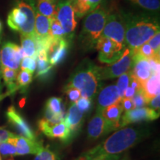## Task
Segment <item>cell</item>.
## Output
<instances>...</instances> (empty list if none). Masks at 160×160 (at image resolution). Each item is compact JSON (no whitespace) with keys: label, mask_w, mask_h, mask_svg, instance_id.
<instances>
[{"label":"cell","mask_w":160,"mask_h":160,"mask_svg":"<svg viewBox=\"0 0 160 160\" xmlns=\"http://www.w3.org/2000/svg\"><path fill=\"white\" fill-rule=\"evenodd\" d=\"M125 29V45L131 51L148 42L159 33V15L120 9Z\"/></svg>","instance_id":"obj_1"},{"label":"cell","mask_w":160,"mask_h":160,"mask_svg":"<svg viewBox=\"0 0 160 160\" xmlns=\"http://www.w3.org/2000/svg\"><path fill=\"white\" fill-rule=\"evenodd\" d=\"M143 136L141 131L132 128L119 130L108 138L103 143L88 151L82 157L92 159L99 156L119 154L139 142Z\"/></svg>","instance_id":"obj_2"},{"label":"cell","mask_w":160,"mask_h":160,"mask_svg":"<svg viewBox=\"0 0 160 160\" xmlns=\"http://www.w3.org/2000/svg\"><path fill=\"white\" fill-rule=\"evenodd\" d=\"M111 4L102 2L93 11L89 12L84 20L83 26L79 37V48L84 51L95 49L98 39L102 34L106 19Z\"/></svg>","instance_id":"obj_3"},{"label":"cell","mask_w":160,"mask_h":160,"mask_svg":"<svg viewBox=\"0 0 160 160\" xmlns=\"http://www.w3.org/2000/svg\"><path fill=\"white\" fill-rule=\"evenodd\" d=\"M70 87L79 90L81 97L93 99L101 87L99 66L88 59L83 60L74 70L65 88Z\"/></svg>","instance_id":"obj_4"},{"label":"cell","mask_w":160,"mask_h":160,"mask_svg":"<svg viewBox=\"0 0 160 160\" xmlns=\"http://www.w3.org/2000/svg\"><path fill=\"white\" fill-rule=\"evenodd\" d=\"M102 36L111 39L121 47L125 48V29L120 9L111 5Z\"/></svg>","instance_id":"obj_5"},{"label":"cell","mask_w":160,"mask_h":160,"mask_svg":"<svg viewBox=\"0 0 160 160\" xmlns=\"http://www.w3.org/2000/svg\"><path fill=\"white\" fill-rule=\"evenodd\" d=\"M57 19L65 31V39L71 42L74 37L77 26L71 0H59L57 6Z\"/></svg>","instance_id":"obj_6"},{"label":"cell","mask_w":160,"mask_h":160,"mask_svg":"<svg viewBox=\"0 0 160 160\" xmlns=\"http://www.w3.org/2000/svg\"><path fill=\"white\" fill-rule=\"evenodd\" d=\"M133 54L131 49L126 47L122 54L114 62L109 64L106 67H99L100 80H106L119 77L123 73L129 71L133 64Z\"/></svg>","instance_id":"obj_7"},{"label":"cell","mask_w":160,"mask_h":160,"mask_svg":"<svg viewBox=\"0 0 160 160\" xmlns=\"http://www.w3.org/2000/svg\"><path fill=\"white\" fill-rule=\"evenodd\" d=\"M95 48L99 52L98 59L102 63L111 64L122 54L125 48L109 38L101 36L96 44Z\"/></svg>","instance_id":"obj_8"},{"label":"cell","mask_w":160,"mask_h":160,"mask_svg":"<svg viewBox=\"0 0 160 160\" xmlns=\"http://www.w3.org/2000/svg\"><path fill=\"white\" fill-rule=\"evenodd\" d=\"M2 67L17 71L20 67L22 59L24 58L22 50L17 44L7 42L3 44L0 50Z\"/></svg>","instance_id":"obj_9"},{"label":"cell","mask_w":160,"mask_h":160,"mask_svg":"<svg viewBox=\"0 0 160 160\" xmlns=\"http://www.w3.org/2000/svg\"><path fill=\"white\" fill-rule=\"evenodd\" d=\"M34 33L39 46V51L45 49L48 51L50 45L53 42L51 33V19L40 14L37 11L35 17Z\"/></svg>","instance_id":"obj_10"},{"label":"cell","mask_w":160,"mask_h":160,"mask_svg":"<svg viewBox=\"0 0 160 160\" xmlns=\"http://www.w3.org/2000/svg\"><path fill=\"white\" fill-rule=\"evenodd\" d=\"M6 117H7L8 122L14 128L16 131L22 137L31 140L37 139L34 132L30 127L28 123L22 117V116L15 108L14 106L11 105L8 108V111L6 112Z\"/></svg>","instance_id":"obj_11"},{"label":"cell","mask_w":160,"mask_h":160,"mask_svg":"<svg viewBox=\"0 0 160 160\" xmlns=\"http://www.w3.org/2000/svg\"><path fill=\"white\" fill-rule=\"evenodd\" d=\"M159 117V111L151 108L143 107L126 111L122 117L119 127H125L129 124L141 121H152Z\"/></svg>","instance_id":"obj_12"},{"label":"cell","mask_w":160,"mask_h":160,"mask_svg":"<svg viewBox=\"0 0 160 160\" xmlns=\"http://www.w3.org/2000/svg\"><path fill=\"white\" fill-rule=\"evenodd\" d=\"M40 131L48 137L52 139H59L66 142L71 136V131L66 126L64 121L57 124H51L45 119H42L39 122Z\"/></svg>","instance_id":"obj_13"},{"label":"cell","mask_w":160,"mask_h":160,"mask_svg":"<svg viewBox=\"0 0 160 160\" xmlns=\"http://www.w3.org/2000/svg\"><path fill=\"white\" fill-rule=\"evenodd\" d=\"M8 142L13 144L17 150V155L22 156L26 154H37L43 148L42 142L31 140L21 136H17L10 139Z\"/></svg>","instance_id":"obj_14"},{"label":"cell","mask_w":160,"mask_h":160,"mask_svg":"<svg viewBox=\"0 0 160 160\" xmlns=\"http://www.w3.org/2000/svg\"><path fill=\"white\" fill-rule=\"evenodd\" d=\"M112 131H113V128L104 119L101 111L97 110V113L89 122L88 126V137L91 139H96Z\"/></svg>","instance_id":"obj_15"},{"label":"cell","mask_w":160,"mask_h":160,"mask_svg":"<svg viewBox=\"0 0 160 160\" xmlns=\"http://www.w3.org/2000/svg\"><path fill=\"white\" fill-rule=\"evenodd\" d=\"M69 42L66 39L59 41L53 40L47 51L49 62L52 66L59 65L65 59L68 52Z\"/></svg>","instance_id":"obj_16"},{"label":"cell","mask_w":160,"mask_h":160,"mask_svg":"<svg viewBox=\"0 0 160 160\" xmlns=\"http://www.w3.org/2000/svg\"><path fill=\"white\" fill-rule=\"evenodd\" d=\"M119 89L117 85H111L100 91L97 99V110H102L121 102Z\"/></svg>","instance_id":"obj_17"},{"label":"cell","mask_w":160,"mask_h":160,"mask_svg":"<svg viewBox=\"0 0 160 160\" xmlns=\"http://www.w3.org/2000/svg\"><path fill=\"white\" fill-rule=\"evenodd\" d=\"M130 72L132 77L139 80L141 83L145 82L153 75L148 59L138 56H133V64Z\"/></svg>","instance_id":"obj_18"},{"label":"cell","mask_w":160,"mask_h":160,"mask_svg":"<svg viewBox=\"0 0 160 160\" xmlns=\"http://www.w3.org/2000/svg\"><path fill=\"white\" fill-rule=\"evenodd\" d=\"M122 112L123 108L121 102H119L102 109L101 111V113L113 130H115L119 127Z\"/></svg>","instance_id":"obj_19"},{"label":"cell","mask_w":160,"mask_h":160,"mask_svg":"<svg viewBox=\"0 0 160 160\" xmlns=\"http://www.w3.org/2000/svg\"><path fill=\"white\" fill-rule=\"evenodd\" d=\"M83 113L78 108L75 102L72 103L71 107L69 108L67 116L64 119V122L70 129V131L74 132L79 128L82 125V122L83 120Z\"/></svg>","instance_id":"obj_20"},{"label":"cell","mask_w":160,"mask_h":160,"mask_svg":"<svg viewBox=\"0 0 160 160\" xmlns=\"http://www.w3.org/2000/svg\"><path fill=\"white\" fill-rule=\"evenodd\" d=\"M160 77L159 75L153 74L145 82L142 83V91L148 103L157 96L159 95Z\"/></svg>","instance_id":"obj_21"},{"label":"cell","mask_w":160,"mask_h":160,"mask_svg":"<svg viewBox=\"0 0 160 160\" xmlns=\"http://www.w3.org/2000/svg\"><path fill=\"white\" fill-rule=\"evenodd\" d=\"M21 48L22 50L24 57H33L37 59L39 51V46L35 35L21 34Z\"/></svg>","instance_id":"obj_22"},{"label":"cell","mask_w":160,"mask_h":160,"mask_svg":"<svg viewBox=\"0 0 160 160\" xmlns=\"http://www.w3.org/2000/svg\"><path fill=\"white\" fill-rule=\"evenodd\" d=\"M139 10V11L146 12L159 15L160 11V0H124Z\"/></svg>","instance_id":"obj_23"},{"label":"cell","mask_w":160,"mask_h":160,"mask_svg":"<svg viewBox=\"0 0 160 160\" xmlns=\"http://www.w3.org/2000/svg\"><path fill=\"white\" fill-rule=\"evenodd\" d=\"M37 75L36 77L45 78L49 75L53 66L49 62L48 53L45 49L39 51L37 56Z\"/></svg>","instance_id":"obj_24"},{"label":"cell","mask_w":160,"mask_h":160,"mask_svg":"<svg viewBox=\"0 0 160 160\" xmlns=\"http://www.w3.org/2000/svg\"><path fill=\"white\" fill-rule=\"evenodd\" d=\"M57 6L55 0H37L36 8L40 14L51 19L57 18Z\"/></svg>","instance_id":"obj_25"},{"label":"cell","mask_w":160,"mask_h":160,"mask_svg":"<svg viewBox=\"0 0 160 160\" xmlns=\"http://www.w3.org/2000/svg\"><path fill=\"white\" fill-rule=\"evenodd\" d=\"M18 72L15 70L8 68L2 67V78L3 79L5 85L11 92L15 91L17 88V77Z\"/></svg>","instance_id":"obj_26"},{"label":"cell","mask_w":160,"mask_h":160,"mask_svg":"<svg viewBox=\"0 0 160 160\" xmlns=\"http://www.w3.org/2000/svg\"><path fill=\"white\" fill-rule=\"evenodd\" d=\"M74 8L76 17L82 18L90 12L89 0H71Z\"/></svg>","instance_id":"obj_27"},{"label":"cell","mask_w":160,"mask_h":160,"mask_svg":"<svg viewBox=\"0 0 160 160\" xmlns=\"http://www.w3.org/2000/svg\"><path fill=\"white\" fill-rule=\"evenodd\" d=\"M133 56H138V57L145 58V59H150L154 57H159V56L156 55L153 52L152 48L150 46L149 43L145 42L143 45L139 46L138 48L134 51H132Z\"/></svg>","instance_id":"obj_28"},{"label":"cell","mask_w":160,"mask_h":160,"mask_svg":"<svg viewBox=\"0 0 160 160\" xmlns=\"http://www.w3.org/2000/svg\"><path fill=\"white\" fill-rule=\"evenodd\" d=\"M51 33L53 40L54 41L65 39V31L57 18L51 19Z\"/></svg>","instance_id":"obj_29"},{"label":"cell","mask_w":160,"mask_h":160,"mask_svg":"<svg viewBox=\"0 0 160 160\" xmlns=\"http://www.w3.org/2000/svg\"><path fill=\"white\" fill-rule=\"evenodd\" d=\"M33 79V73L28 71L21 70L17 74V85L20 88H27Z\"/></svg>","instance_id":"obj_30"},{"label":"cell","mask_w":160,"mask_h":160,"mask_svg":"<svg viewBox=\"0 0 160 160\" xmlns=\"http://www.w3.org/2000/svg\"><path fill=\"white\" fill-rule=\"evenodd\" d=\"M131 72H130V71L119 76V79L117 81V86L118 89H119V95L122 99L126 88L128 87L130 81H131Z\"/></svg>","instance_id":"obj_31"},{"label":"cell","mask_w":160,"mask_h":160,"mask_svg":"<svg viewBox=\"0 0 160 160\" xmlns=\"http://www.w3.org/2000/svg\"><path fill=\"white\" fill-rule=\"evenodd\" d=\"M46 108L56 113H63L62 111V99L59 97H51L46 102Z\"/></svg>","instance_id":"obj_32"},{"label":"cell","mask_w":160,"mask_h":160,"mask_svg":"<svg viewBox=\"0 0 160 160\" xmlns=\"http://www.w3.org/2000/svg\"><path fill=\"white\" fill-rule=\"evenodd\" d=\"M21 70L28 71L33 73L37 68V60L33 57H24L20 63Z\"/></svg>","instance_id":"obj_33"},{"label":"cell","mask_w":160,"mask_h":160,"mask_svg":"<svg viewBox=\"0 0 160 160\" xmlns=\"http://www.w3.org/2000/svg\"><path fill=\"white\" fill-rule=\"evenodd\" d=\"M132 101L134 105V108H143L146 105H148L142 91V89L136 92L132 98Z\"/></svg>","instance_id":"obj_34"},{"label":"cell","mask_w":160,"mask_h":160,"mask_svg":"<svg viewBox=\"0 0 160 160\" xmlns=\"http://www.w3.org/2000/svg\"><path fill=\"white\" fill-rule=\"evenodd\" d=\"M0 153L3 156H16L17 150L13 144L6 142L0 143Z\"/></svg>","instance_id":"obj_35"},{"label":"cell","mask_w":160,"mask_h":160,"mask_svg":"<svg viewBox=\"0 0 160 160\" xmlns=\"http://www.w3.org/2000/svg\"><path fill=\"white\" fill-rule=\"evenodd\" d=\"M34 160H56V156L48 147L43 148L42 150L37 153Z\"/></svg>","instance_id":"obj_36"},{"label":"cell","mask_w":160,"mask_h":160,"mask_svg":"<svg viewBox=\"0 0 160 160\" xmlns=\"http://www.w3.org/2000/svg\"><path fill=\"white\" fill-rule=\"evenodd\" d=\"M65 91L72 103L76 102L81 97V92L75 88H65Z\"/></svg>","instance_id":"obj_37"},{"label":"cell","mask_w":160,"mask_h":160,"mask_svg":"<svg viewBox=\"0 0 160 160\" xmlns=\"http://www.w3.org/2000/svg\"><path fill=\"white\" fill-rule=\"evenodd\" d=\"M148 42L152 48L155 54L160 56V33H157L153 36L151 39L148 40Z\"/></svg>","instance_id":"obj_38"},{"label":"cell","mask_w":160,"mask_h":160,"mask_svg":"<svg viewBox=\"0 0 160 160\" xmlns=\"http://www.w3.org/2000/svg\"><path fill=\"white\" fill-rule=\"evenodd\" d=\"M75 103L78 108L82 112L88 111L91 108V99L88 98L80 97Z\"/></svg>","instance_id":"obj_39"},{"label":"cell","mask_w":160,"mask_h":160,"mask_svg":"<svg viewBox=\"0 0 160 160\" xmlns=\"http://www.w3.org/2000/svg\"><path fill=\"white\" fill-rule=\"evenodd\" d=\"M150 67H151L152 73L156 75H159L160 70V59L159 57H154L148 59Z\"/></svg>","instance_id":"obj_40"},{"label":"cell","mask_w":160,"mask_h":160,"mask_svg":"<svg viewBox=\"0 0 160 160\" xmlns=\"http://www.w3.org/2000/svg\"><path fill=\"white\" fill-rule=\"evenodd\" d=\"M17 136L18 135L16 134V133H12V132H10L9 131H7V130L0 128V143L6 142L10 139L14 138L17 137Z\"/></svg>","instance_id":"obj_41"},{"label":"cell","mask_w":160,"mask_h":160,"mask_svg":"<svg viewBox=\"0 0 160 160\" xmlns=\"http://www.w3.org/2000/svg\"><path fill=\"white\" fill-rule=\"evenodd\" d=\"M121 104L123 108V111H125V112L134 109V105H133L132 99H126V98H122L121 100Z\"/></svg>","instance_id":"obj_42"},{"label":"cell","mask_w":160,"mask_h":160,"mask_svg":"<svg viewBox=\"0 0 160 160\" xmlns=\"http://www.w3.org/2000/svg\"><path fill=\"white\" fill-rule=\"evenodd\" d=\"M119 157L116 155H108V156H99V157L92 158V159H85L81 157L79 160H118Z\"/></svg>","instance_id":"obj_43"},{"label":"cell","mask_w":160,"mask_h":160,"mask_svg":"<svg viewBox=\"0 0 160 160\" xmlns=\"http://www.w3.org/2000/svg\"><path fill=\"white\" fill-rule=\"evenodd\" d=\"M159 103H160V96L158 95L154 98H153L151 101L149 102L150 106L151 108L156 110V111H159Z\"/></svg>","instance_id":"obj_44"},{"label":"cell","mask_w":160,"mask_h":160,"mask_svg":"<svg viewBox=\"0 0 160 160\" xmlns=\"http://www.w3.org/2000/svg\"><path fill=\"white\" fill-rule=\"evenodd\" d=\"M102 2V0H89L90 3V7H91V10L90 12L93 11V10H95L100 5V3Z\"/></svg>","instance_id":"obj_45"},{"label":"cell","mask_w":160,"mask_h":160,"mask_svg":"<svg viewBox=\"0 0 160 160\" xmlns=\"http://www.w3.org/2000/svg\"><path fill=\"white\" fill-rule=\"evenodd\" d=\"M2 39V36H0V45H1V42ZM1 50V48H0ZM2 64H1V56H0V95L2 94Z\"/></svg>","instance_id":"obj_46"},{"label":"cell","mask_w":160,"mask_h":160,"mask_svg":"<svg viewBox=\"0 0 160 160\" xmlns=\"http://www.w3.org/2000/svg\"><path fill=\"white\" fill-rule=\"evenodd\" d=\"M2 31H3V25L2 22L0 21V36H2Z\"/></svg>","instance_id":"obj_47"},{"label":"cell","mask_w":160,"mask_h":160,"mask_svg":"<svg viewBox=\"0 0 160 160\" xmlns=\"http://www.w3.org/2000/svg\"><path fill=\"white\" fill-rule=\"evenodd\" d=\"M8 160H13V159H12V158H11V159H8Z\"/></svg>","instance_id":"obj_48"},{"label":"cell","mask_w":160,"mask_h":160,"mask_svg":"<svg viewBox=\"0 0 160 160\" xmlns=\"http://www.w3.org/2000/svg\"><path fill=\"white\" fill-rule=\"evenodd\" d=\"M0 160H2V158H1V156H0Z\"/></svg>","instance_id":"obj_49"},{"label":"cell","mask_w":160,"mask_h":160,"mask_svg":"<svg viewBox=\"0 0 160 160\" xmlns=\"http://www.w3.org/2000/svg\"><path fill=\"white\" fill-rule=\"evenodd\" d=\"M55 1H56V2H58V1H59V0H55Z\"/></svg>","instance_id":"obj_50"}]
</instances>
